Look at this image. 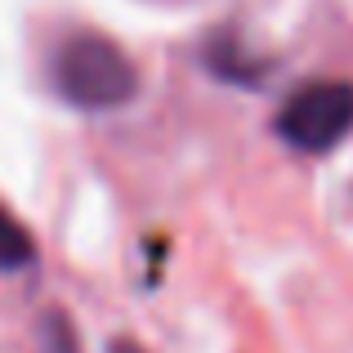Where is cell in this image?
<instances>
[{"instance_id":"3957f363","label":"cell","mask_w":353,"mask_h":353,"mask_svg":"<svg viewBox=\"0 0 353 353\" xmlns=\"http://www.w3.org/2000/svg\"><path fill=\"white\" fill-rule=\"evenodd\" d=\"M108 353H143V349L130 345V340H112V345H108Z\"/></svg>"},{"instance_id":"6da1fadb","label":"cell","mask_w":353,"mask_h":353,"mask_svg":"<svg viewBox=\"0 0 353 353\" xmlns=\"http://www.w3.org/2000/svg\"><path fill=\"white\" fill-rule=\"evenodd\" d=\"M54 90L72 108L112 112V108H125L134 99L139 72L117 41H108L99 32H77L54 54Z\"/></svg>"},{"instance_id":"7a4b0ae2","label":"cell","mask_w":353,"mask_h":353,"mask_svg":"<svg viewBox=\"0 0 353 353\" xmlns=\"http://www.w3.org/2000/svg\"><path fill=\"white\" fill-rule=\"evenodd\" d=\"M277 139L291 152L322 157L353 134V85L349 81H313L282 103L273 121Z\"/></svg>"}]
</instances>
